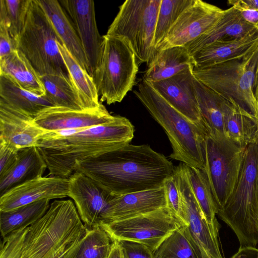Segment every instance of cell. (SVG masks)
Masks as SVG:
<instances>
[{
	"instance_id": "e575fe53",
	"label": "cell",
	"mask_w": 258,
	"mask_h": 258,
	"mask_svg": "<svg viewBox=\"0 0 258 258\" xmlns=\"http://www.w3.org/2000/svg\"><path fill=\"white\" fill-rule=\"evenodd\" d=\"M194 0H161L156 24L154 47L155 50L167 36L181 14Z\"/></svg>"
},
{
	"instance_id": "bcb514c9",
	"label": "cell",
	"mask_w": 258,
	"mask_h": 258,
	"mask_svg": "<svg viewBox=\"0 0 258 258\" xmlns=\"http://www.w3.org/2000/svg\"><path fill=\"white\" fill-rule=\"evenodd\" d=\"M108 258H123L120 246L117 241H115L111 253Z\"/></svg>"
},
{
	"instance_id": "484cf974",
	"label": "cell",
	"mask_w": 258,
	"mask_h": 258,
	"mask_svg": "<svg viewBox=\"0 0 258 258\" xmlns=\"http://www.w3.org/2000/svg\"><path fill=\"white\" fill-rule=\"evenodd\" d=\"M0 103L33 117L47 108L55 107L45 95L38 96L26 91L4 75H0Z\"/></svg>"
},
{
	"instance_id": "4fadbf2b",
	"label": "cell",
	"mask_w": 258,
	"mask_h": 258,
	"mask_svg": "<svg viewBox=\"0 0 258 258\" xmlns=\"http://www.w3.org/2000/svg\"><path fill=\"white\" fill-rule=\"evenodd\" d=\"M226 10L202 0H194L179 16L156 50L185 46L212 28Z\"/></svg>"
},
{
	"instance_id": "ffe728a7",
	"label": "cell",
	"mask_w": 258,
	"mask_h": 258,
	"mask_svg": "<svg viewBox=\"0 0 258 258\" xmlns=\"http://www.w3.org/2000/svg\"><path fill=\"white\" fill-rule=\"evenodd\" d=\"M166 207L167 201L163 185L115 196L110 202L105 223L144 214Z\"/></svg>"
},
{
	"instance_id": "7dc6e473",
	"label": "cell",
	"mask_w": 258,
	"mask_h": 258,
	"mask_svg": "<svg viewBox=\"0 0 258 258\" xmlns=\"http://www.w3.org/2000/svg\"><path fill=\"white\" fill-rule=\"evenodd\" d=\"M253 93L255 99L258 104V63L257 64L255 72V77L253 86Z\"/></svg>"
},
{
	"instance_id": "30bf717a",
	"label": "cell",
	"mask_w": 258,
	"mask_h": 258,
	"mask_svg": "<svg viewBox=\"0 0 258 258\" xmlns=\"http://www.w3.org/2000/svg\"><path fill=\"white\" fill-rule=\"evenodd\" d=\"M245 148L227 138L216 139L208 136L205 139L203 171L209 182L218 211L234 188Z\"/></svg>"
},
{
	"instance_id": "f6af8a7d",
	"label": "cell",
	"mask_w": 258,
	"mask_h": 258,
	"mask_svg": "<svg viewBox=\"0 0 258 258\" xmlns=\"http://www.w3.org/2000/svg\"><path fill=\"white\" fill-rule=\"evenodd\" d=\"M82 239L77 242L72 247L56 258H76Z\"/></svg>"
},
{
	"instance_id": "7a4b0ae2",
	"label": "cell",
	"mask_w": 258,
	"mask_h": 258,
	"mask_svg": "<svg viewBox=\"0 0 258 258\" xmlns=\"http://www.w3.org/2000/svg\"><path fill=\"white\" fill-rule=\"evenodd\" d=\"M135 128L126 117L116 115L109 122L83 129L48 132L37 147L49 175L68 178L77 161L98 157L129 144Z\"/></svg>"
},
{
	"instance_id": "60d3db41",
	"label": "cell",
	"mask_w": 258,
	"mask_h": 258,
	"mask_svg": "<svg viewBox=\"0 0 258 258\" xmlns=\"http://www.w3.org/2000/svg\"><path fill=\"white\" fill-rule=\"evenodd\" d=\"M18 151L0 142V177L6 175L14 165Z\"/></svg>"
},
{
	"instance_id": "b9f144b4",
	"label": "cell",
	"mask_w": 258,
	"mask_h": 258,
	"mask_svg": "<svg viewBox=\"0 0 258 258\" xmlns=\"http://www.w3.org/2000/svg\"><path fill=\"white\" fill-rule=\"evenodd\" d=\"M228 3L239 12L246 22L258 28V10L248 7L242 0H229Z\"/></svg>"
},
{
	"instance_id": "f907efd6",
	"label": "cell",
	"mask_w": 258,
	"mask_h": 258,
	"mask_svg": "<svg viewBox=\"0 0 258 258\" xmlns=\"http://www.w3.org/2000/svg\"><path fill=\"white\" fill-rule=\"evenodd\" d=\"M257 258H258V253H257Z\"/></svg>"
},
{
	"instance_id": "f1b7e54d",
	"label": "cell",
	"mask_w": 258,
	"mask_h": 258,
	"mask_svg": "<svg viewBox=\"0 0 258 258\" xmlns=\"http://www.w3.org/2000/svg\"><path fill=\"white\" fill-rule=\"evenodd\" d=\"M223 108L227 138L244 147L254 142L258 130L257 119L224 98Z\"/></svg>"
},
{
	"instance_id": "277c9868",
	"label": "cell",
	"mask_w": 258,
	"mask_h": 258,
	"mask_svg": "<svg viewBox=\"0 0 258 258\" xmlns=\"http://www.w3.org/2000/svg\"><path fill=\"white\" fill-rule=\"evenodd\" d=\"M87 228L70 200H56L28 227L21 258H56L86 235Z\"/></svg>"
},
{
	"instance_id": "c3c4849f",
	"label": "cell",
	"mask_w": 258,
	"mask_h": 258,
	"mask_svg": "<svg viewBox=\"0 0 258 258\" xmlns=\"http://www.w3.org/2000/svg\"><path fill=\"white\" fill-rule=\"evenodd\" d=\"M242 1L248 7L258 10V0H242Z\"/></svg>"
},
{
	"instance_id": "8992f818",
	"label": "cell",
	"mask_w": 258,
	"mask_h": 258,
	"mask_svg": "<svg viewBox=\"0 0 258 258\" xmlns=\"http://www.w3.org/2000/svg\"><path fill=\"white\" fill-rule=\"evenodd\" d=\"M258 47L243 57L212 66L194 67L196 79L258 120V104L253 93Z\"/></svg>"
},
{
	"instance_id": "9a60e30c",
	"label": "cell",
	"mask_w": 258,
	"mask_h": 258,
	"mask_svg": "<svg viewBox=\"0 0 258 258\" xmlns=\"http://www.w3.org/2000/svg\"><path fill=\"white\" fill-rule=\"evenodd\" d=\"M80 40L88 63L89 74L92 77L98 68L102 53L103 37L97 28L94 1L60 0Z\"/></svg>"
},
{
	"instance_id": "5b68a950",
	"label": "cell",
	"mask_w": 258,
	"mask_h": 258,
	"mask_svg": "<svg viewBox=\"0 0 258 258\" xmlns=\"http://www.w3.org/2000/svg\"><path fill=\"white\" fill-rule=\"evenodd\" d=\"M234 232L240 247L258 244V147L255 141L245 150L234 188L217 214Z\"/></svg>"
},
{
	"instance_id": "cb8c5ba5",
	"label": "cell",
	"mask_w": 258,
	"mask_h": 258,
	"mask_svg": "<svg viewBox=\"0 0 258 258\" xmlns=\"http://www.w3.org/2000/svg\"><path fill=\"white\" fill-rule=\"evenodd\" d=\"M46 168V163L38 147L20 150L14 165L0 177V197L20 184L43 176Z\"/></svg>"
},
{
	"instance_id": "7c38bea8",
	"label": "cell",
	"mask_w": 258,
	"mask_h": 258,
	"mask_svg": "<svg viewBox=\"0 0 258 258\" xmlns=\"http://www.w3.org/2000/svg\"><path fill=\"white\" fill-rule=\"evenodd\" d=\"M173 175L180 194L183 217L188 229L205 258H223L218 234L208 223L191 188L185 164L174 167Z\"/></svg>"
},
{
	"instance_id": "681fc988",
	"label": "cell",
	"mask_w": 258,
	"mask_h": 258,
	"mask_svg": "<svg viewBox=\"0 0 258 258\" xmlns=\"http://www.w3.org/2000/svg\"><path fill=\"white\" fill-rule=\"evenodd\" d=\"M255 141L256 143V144H257V147H258V130H257V133H256V134Z\"/></svg>"
},
{
	"instance_id": "ab89813d",
	"label": "cell",
	"mask_w": 258,
	"mask_h": 258,
	"mask_svg": "<svg viewBox=\"0 0 258 258\" xmlns=\"http://www.w3.org/2000/svg\"><path fill=\"white\" fill-rule=\"evenodd\" d=\"M123 258H154V252L146 245L129 240L117 241Z\"/></svg>"
},
{
	"instance_id": "9c48e42d",
	"label": "cell",
	"mask_w": 258,
	"mask_h": 258,
	"mask_svg": "<svg viewBox=\"0 0 258 258\" xmlns=\"http://www.w3.org/2000/svg\"><path fill=\"white\" fill-rule=\"evenodd\" d=\"M161 0H126L109 26L106 35L130 42L139 64L148 62L155 51L154 39Z\"/></svg>"
},
{
	"instance_id": "603a6c76",
	"label": "cell",
	"mask_w": 258,
	"mask_h": 258,
	"mask_svg": "<svg viewBox=\"0 0 258 258\" xmlns=\"http://www.w3.org/2000/svg\"><path fill=\"white\" fill-rule=\"evenodd\" d=\"M148 63L143 80L149 83L170 78L195 65L193 56L184 46L155 50Z\"/></svg>"
},
{
	"instance_id": "8d00e7d4",
	"label": "cell",
	"mask_w": 258,
	"mask_h": 258,
	"mask_svg": "<svg viewBox=\"0 0 258 258\" xmlns=\"http://www.w3.org/2000/svg\"><path fill=\"white\" fill-rule=\"evenodd\" d=\"M31 0H0V21L7 24L15 42L21 32Z\"/></svg>"
},
{
	"instance_id": "1f68e13d",
	"label": "cell",
	"mask_w": 258,
	"mask_h": 258,
	"mask_svg": "<svg viewBox=\"0 0 258 258\" xmlns=\"http://www.w3.org/2000/svg\"><path fill=\"white\" fill-rule=\"evenodd\" d=\"M45 95L55 107L75 110H86L70 78L57 75L40 76Z\"/></svg>"
},
{
	"instance_id": "836d02e7",
	"label": "cell",
	"mask_w": 258,
	"mask_h": 258,
	"mask_svg": "<svg viewBox=\"0 0 258 258\" xmlns=\"http://www.w3.org/2000/svg\"><path fill=\"white\" fill-rule=\"evenodd\" d=\"M188 179L194 196L208 223L218 234L220 228L216 215L218 209L204 171L185 164Z\"/></svg>"
},
{
	"instance_id": "7bdbcfd3",
	"label": "cell",
	"mask_w": 258,
	"mask_h": 258,
	"mask_svg": "<svg viewBox=\"0 0 258 258\" xmlns=\"http://www.w3.org/2000/svg\"><path fill=\"white\" fill-rule=\"evenodd\" d=\"M16 46L5 22L0 21V58L10 54Z\"/></svg>"
},
{
	"instance_id": "f35d334b",
	"label": "cell",
	"mask_w": 258,
	"mask_h": 258,
	"mask_svg": "<svg viewBox=\"0 0 258 258\" xmlns=\"http://www.w3.org/2000/svg\"><path fill=\"white\" fill-rule=\"evenodd\" d=\"M167 201V207L186 225L183 212L181 197L175 177L173 174L163 183Z\"/></svg>"
},
{
	"instance_id": "e0dca14e",
	"label": "cell",
	"mask_w": 258,
	"mask_h": 258,
	"mask_svg": "<svg viewBox=\"0 0 258 258\" xmlns=\"http://www.w3.org/2000/svg\"><path fill=\"white\" fill-rule=\"evenodd\" d=\"M69 178L40 177L8 190L0 197V212L13 210L39 201L68 197Z\"/></svg>"
},
{
	"instance_id": "4316f807",
	"label": "cell",
	"mask_w": 258,
	"mask_h": 258,
	"mask_svg": "<svg viewBox=\"0 0 258 258\" xmlns=\"http://www.w3.org/2000/svg\"><path fill=\"white\" fill-rule=\"evenodd\" d=\"M194 85L199 108L208 136L216 139L227 138L224 124V98L196 78Z\"/></svg>"
},
{
	"instance_id": "ee69618b",
	"label": "cell",
	"mask_w": 258,
	"mask_h": 258,
	"mask_svg": "<svg viewBox=\"0 0 258 258\" xmlns=\"http://www.w3.org/2000/svg\"><path fill=\"white\" fill-rule=\"evenodd\" d=\"M258 249L254 247H240L231 258H257Z\"/></svg>"
},
{
	"instance_id": "83f0119b",
	"label": "cell",
	"mask_w": 258,
	"mask_h": 258,
	"mask_svg": "<svg viewBox=\"0 0 258 258\" xmlns=\"http://www.w3.org/2000/svg\"><path fill=\"white\" fill-rule=\"evenodd\" d=\"M0 75L9 76L21 88L38 96L45 95L40 76L18 49L0 58Z\"/></svg>"
},
{
	"instance_id": "74e56055",
	"label": "cell",
	"mask_w": 258,
	"mask_h": 258,
	"mask_svg": "<svg viewBox=\"0 0 258 258\" xmlns=\"http://www.w3.org/2000/svg\"><path fill=\"white\" fill-rule=\"evenodd\" d=\"M27 228L20 229L3 238L1 245L0 258H21Z\"/></svg>"
},
{
	"instance_id": "3957f363",
	"label": "cell",
	"mask_w": 258,
	"mask_h": 258,
	"mask_svg": "<svg viewBox=\"0 0 258 258\" xmlns=\"http://www.w3.org/2000/svg\"><path fill=\"white\" fill-rule=\"evenodd\" d=\"M134 92L166 134L172 149L169 158L204 170L206 129L188 119L144 80Z\"/></svg>"
},
{
	"instance_id": "7402d4cb",
	"label": "cell",
	"mask_w": 258,
	"mask_h": 258,
	"mask_svg": "<svg viewBox=\"0 0 258 258\" xmlns=\"http://www.w3.org/2000/svg\"><path fill=\"white\" fill-rule=\"evenodd\" d=\"M258 47V29L246 36L227 42L210 44L192 55L196 67L209 66L244 57Z\"/></svg>"
},
{
	"instance_id": "d4e9b609",
	"label": "cell",
	"mask_w": 258,
	"mask_h": 258,
	"mask_svg": "<svg viewBox=\"0 0 258 258\" xmlns=\"http://www.w3.org/2000/svg\"><path fill=\"white\" fill-rule=\"evenodd\" d=\"M62 43L82 68L88 72V63L74 26L58 0H38Z\"/></svg>"
},
{
	"instance_id": "5bb4252c",
	"label": "cell",
	"mask_w": 258,
	"mask_h": 258,
	"mask_svg": "<svg viewBox=\"0 0 258 258\" xmlns=\"http://www.w3.org/2000/svg\"><path fill=\"white\" fill-rule=\"evenodd\" d=\"M69 194L86 227L100 226L106 222L114 196L84 174L74 172L69 177Z\"/></svg>"
},
{
	"instance_id": "d6a6232c",
	"label": "cell",
	"mask_w": 258,
	"mask_h": 258,
	"mask_svg": "<svg viewBox=\"0 0 258 258\" xmlns=\"http://www.w3.org/2000/svg\"><path fill=\"white\" fill-rule=\"evenodd\" d=\"M154 258H205L187 225L170 235L154 252Z\"/></svg>"
},
{
	"instance_id": "44dd1931",
	"label": "cell",
	"mask_w": 258,
	"mask_h": 258,
	"mask_svg": "<svg viewBox=\"0 0 258 258\" xmlns=\"http://www.w3.org/2000/svg\"><path fill=\"white\" fill-rule=\"evenodd\" d=\"M258 28L246 22L233 7L226 9L220 20L210 29L184 46L192 56L203 47L216 42L242 38Z\"/></svg>"
},
{
	"instance_id": "ba28073f",
	"label": "cell",
	"mask_w": 258,
	"mask_h": 258,
	"mask_svg": "<svg viewBox=\"0 0 258 258\" xmlns=\"http://www.w3.org/2000/svg\"><path fill=\"white\" fill-rule=\"evenodd\" d=\"M99 66L92 78L101 102H120L136 83L138 59L130 42L122 37L103 35Z\"/></svg>"
},
{
	"instance_id": "ac0fdd59",
	"label": "cell",
	"mask_w": 258,
	"mask_h": 258,
	"mask_svg": "<svg viewBox=\"0 0 258 258\" xmlns=\"http://www.w3.org/2000/svg\"><path fill=\"white\" fill-rule=\"evenodd\" d=\"M112 115L102 104L91 110H75L64 108H47L34 117L38 126L47 132L83 129L113 121Z\"/></svg>"
},
{
	"instance_id": "4dcf8cb0",
	"label": "cell",
	"mask_w": 258,
	"mask_h": 258,
	"mask_svg": "<svg viewBox=\"0 0 258 258\" xmlns=\"http://www.w3.org/2000/svg\"><path fill=\"white\" fill-rule=\"evenodd\" d=\"M50 201L45 199L11 211L0 212V229L3 238L30 226L40 219L48 210Z\"/></svg>"
},
{
	"instance_id": "2e32d148",
	"label": "cell",
	"mask_w": 258,
	"mask_h": 258,
	"mask_svg": "<svg viewBox=\"0 0 258 258\" xmlns=\"http://www.w3.org/2000/svg\"><path fill=\"white\" fill-rule=\"evenodd\" d=\"M194 67H189L170 78L149 83L168 103L185 117L206 128L197 99Z\"/></svg>"
},
{
	"instance_id": "6da1fadb",
	"label": "cell",
	"mask_w": 258,
	"mask_h": 258,
	"mask_svg": "<svg viewBox=\"0 0 258 258\" xmlns=\"http://www.w3.org/2000/svg\"><path fill=\"white\" fill-rule=\"evenodd\" d=\"M174 166L163 154L149 145L127 144L98 157L77 161L75 172H81L114 196L162 186Z\"/></svg>"
},
{
	"instance_id": "d590c367",
	"label": "cell",
	"mask_w": 258,
	"mask_h": 258,
	"mask_svg": "<svg viewBox=\"0 0 258 258\" xmlns=\"http://www.w3.org/2000/svg\"><path fill=\"white\" fill-rule=\"evenodd\" d=\"M114 242L101 226L87 228L76 258H108Z\"/></svg>"
},
{
	"instance_id": "f546056e",
	"label": "cell",
	"mask_w": 258,
	"mask_h": 258,
	"mask_svg": "<svg viewBox=\"0 0 258 258\" xmlns=\"http://www.w3.org/2000/svg\"><path fill=\"white\" fill-rule=\"evenodd\" d=\"M60 53L71 80L86 110L97 108L102 104L93 78L79 64L65 45L57 42Z\"/></svg>"
},
{
	"instance_id": "52a82bcc",
	"label": "cell",
	"mask_w": 258,
	"mask_h": 258,
	"mask_svg": "<svg viewBox=\"0 0 258 258\" xmlns=\"http://www.w3.org/2000/svg\"><path fill=\"white\" fill-rule=\"evenodd\" d=\"M58 42L62 43L38 0H31L24 26L15 44L40 77L57 75L70 78Z\"/></svg>"
},
{
	"instance_id": "8fae6325",
	"label": "cell",
	"mask_w": 258,
	"mask_h": 258,
	"mask_svg": "<svg viewBox=\"0 0 258 258\" xmlns=\"http://www.w3.org/2000/svg\"><path fill=\"white\" fill-rule=\"evenodd\" d=\"M185 225L167 207L101 225L114 241L142 243L154 252L173 232Z\"/></svg>"
},
{
	"instance_id": "d6986e66",
	"label": "cell",
	"mask_w": 258,
	"mask_h": 258,
	"mask_svg": "<svg viewBox=\"0 0 258 258\" xmlns=\"http://www.w3.org/2000/svg\"><path fill=\"white\" fill-rule=\"evenodd\" d=\"M48 132L38 126L34 117L0 103V142L20 150L37 147Z\"/></svg>"
}]
</instances>
